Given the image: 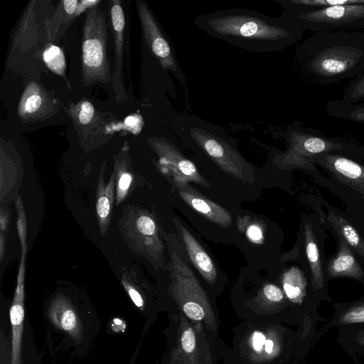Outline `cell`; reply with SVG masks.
<instances>
[{"label":"cell","mask_w":364,"mask_h":364,"mask_svg":"<svg viewBox=\"0 0 364 364\" xmlns=\"http://www.w3.org/2000/svg\"><path fill=\"white\" fill-rule=\"evenodd\" d=\"M194 25L210 36L255 53L280 52L301 39L304 31L281 14L231 8L198 15Z\"/></svg>","instance_id":"obj_1"},{"label":"cell","mask_w":364,"mask_h":364,"mask_svg":"<svg viewBox=\"0 0 364 364\" xmlns=\"http://www.w3.org/2000/svg\"><path fill=\"white\" fill-rule=\"evenodd\" d=\"M294 66L307 82L328 86L364 70V32H316L299 45Z\"/></svg>","instance_id":"obj_2"},{"label":"cell","mask_w":364,"mask_h":364,"mask_svg":"<svg viewBox=\"0 0 364 364\" xmlns=\"http://www.w3.org/2000/svg\"><path fill=\"white\" fill-rule=\"evenodd\" d=\"M176 132L184 144L226 173L244 183H255L253 166L239 151L233 138L220 127L193 115H181Z\"/></svg>","instance_id":"obj_3"},{"label":"cell","mask_w":364,"mask_h":364,"mask_svg":"<svg viewBox=\"0 0 364 364\" xmlns=\"http://www.w3.org/2000/svg\"><path fill=\"white\" fill-rule=\"evenodd\" d=\"M286 139L285 151L276 154L273 164L282 170H315V160L328 154H338L364 159V145L342 137H329L321 131L306 127L299 122L280 132Z\"/></svg>","instance_id":"obj_4"},{"label":"cell","mask_w":364,"mask_h":364,"mask_svg":"<svg viewBox=\"0 0 364 364\" xmlns=\"http://www.w3.org/2000/svg\"><path fill=\"white\" fill-rule=\"evenodd\" d=\"M50 1H31L12 35L7 68L27 72L41 62L43 50L48 45L46 21L54 11Z\"/></svg>","instance_id":"obj_5"},{"label":"cell","mask_w":364,"mask_h":364,"mask_svg":"<svg viewBox=\"0 0 364 364\" xmlns=\"http://www.w3.org/2000/svg\"><path fill=\"white\" fill-rule=\"evenodd\" d=\"M170 255L171 289L174 299L185 315L215 326L214 315L208 296L188 264L176 235L166 237Z\"/></svg>","instance_id":"obj_6"},{"label":"cell","mask_w":364,"mask_h":364,"mask_svg":"<svg viewBox=\"0 0 364 364\" xmlns=\"http://www.w3.org/2000/svg\"><path fill=\"white\" fill-rule=\"evenodd\" d=\"M108 23L98 4L87 9L82 28V81L85 86L112 82Z\"/></svg>","instance_id":"obj_7"},{"label":"cell","mask_w":364,"mask_h":364,"mask_svg":"<svg viewBox=\"0 0 364 364\" xmlns=\"http://www.w3.org/2000/svg\"><path fill=\"white\" fill-rule=\"evenodd\" d=\"M282 14L304 31L364 30V4L335 6L305 13L282 11Z\"/></svg>","instance_id":"obj_8"},{"label":"cell","mask_w":364,"mask_h":364,"mask_svg":"<svg viewBox=\"0 0 364 364\" xmlns=\"http://www.w3.org/2000/svg\"><path fill=\"white\" fill-rule=\"evenodd\" d=\"M62 106L70 117L82 147L98 146L113 135L117 126L114 115L97 110L88 100L77 103L68 100V107Z\"/></svg>","instance_id":"obj_9"},{"label":"cell","mask_w":364,"mask_h":364,"mask_svg":"<svg viewBox=\"0 0 364 364\" xmlns=\"http://www.w3.org/2000/svg\"><path fill=\"white\" fill-rule=\"evenodd\" d=\"M144 41L161 68L174 75L188 92L186 79L176 58L174 48L164 33L156 17L143 0L136 2Z\"/></svg>","instance_id":"obj_10"},{"label":"cell","mask_w":364,"mask_h":364,"mask_svg":"<svg viewBox=\"0 0 364 364\" xmlns=\"http://www.w3.org/2000/svg\"><path fill=\"white\" fill-rule=\"evenodd\" d=\"M146 141L158 156L159 168L164 173L172 178L175 186L192 181L205 188H210V183L200 173L193 162L168 139L153 136Z\"/></svg>","instance_id":"obj_11"},{"label":"cell","mask_w":364,"mask_h":364,"mask_svg":"<svg viewBox=\"0 0 364 364\" xmlns=\"http://www.w3.org/2000/svg\"><path fill=\"white\" fill-rule=\"evenodd\" d=\"M60 109L58 99L36 80L25 86L17 107V115L23 122H36L48 119Z\"/></svg>","instance_id":"obj_12"},{"label":"cell","mask_w":364,"mask_h":364,"mask_svg":"<svg viewBox=\"0 0 364 364\" xmlns=\"http://www.w3.org/2000/svg\"><path fill=\"white\" fill-rule=\"evenodd\" d=\"M109 4L110 25L114 48V70L112 82L115 100L121 102L127 100L123 73L126 18L120 0L109 1Z\"/></svg>","instance_id":"obj_13"},{"label":"cell","mask_w":364,"mask_h":364,"mask_svg":"<svg viewBox=\"0 0 364 364\" xmlns=\"http://www.w3.org/2000/svg\"><path fill=\"white\" fill-rule=\"evenodd\" d=\"M320 165L336 179L364 193V165L353 158L338 154H328L318 157Z\"/></svg>","instance_id":"obj_14"},{"label":"cell","mask_w":364,"mask_h":364,"mask_svg":"<svg viewBox=\"0 0 364 364\" xmlns=\"http://www.w3.org/2000/svg\"><path fill=\"white\" fill-rule=\"evenodd\" d=\"M26 255H21L17 276V285L10 309L11 325V364H20L21 340L24 321V281Z\"/></svg>","instance_id":"obj_15"},{"label":"cell","mask_w":364,"mask_h":364,"mask_svg":"<svg viewBox=\"0 0 364 364\" xmlns=\"http://www.w3.org/2000/svg\"><path fill=\"white\" fill-rule=\"evenodd\" d=\"M177 236L188 257L204 279L211 285L216 282L218 273L214 262L193 235L177 218H173Z\"/></svg>","instance_id":"obj_16"},{"label":"cell","mask_w":364,"mask_h":364,"mask_svg":"<svg viewBox=\"0 0 364 364\" xmlns=\"http://www.w3.org/2000/svg\"><path fill=\"white\" fill-rule=\"evenodd\" d=\"M176 188L182 200L207 220L225 228L232 226V214L225 208L198 193L188 183L176 185Z\"/></svg>","instance_id":"obj_17"},{"label":"cell","mask_w":364,"mask_h":364,"mask_svg":"<svg viewBox=\"0 0 364 364\" xmlns=\"http://www.w3.org/2000/svg\"><path fill=\"white\" fill-rule=\"evenodd\" d=\"M79 1H60L53 14L46 21V35L48 44H56L77 16L76 10Z\"/></svg>","instance_id":"obj_18"},{"label":"cell","mask_w":364,"mask_h":364,"mask_svg":"<svg viewBox=\"0 0 364 364\" xmlns=\"http://www.w3.org/2000/svg\"><path fill=\"white\" fill-rule=\"evenodd\" d=\"M339 249L336 255L331 258L326 268L329 278L348 277L360 280L364 277V271L349 246L338 237Z\"/></svg>","instance_id":"obj_19"},{"label":"cell","mask_w":364,"mask_h":364,"mask_svg":"<svg viewBox=\"0 0 364 364\" xmlns=\"http://www.w3.org/2000/svg\"><path fill=\"white\" fill-rule=\"evenodd\" d=\"M105 165L103 163L100 171L96 195V213L102 235L106 233L109 225L117 182V171L114 169L109 182L105 184Z\"/></svg>","instance_id":"obj_20"},{"label":"cell","mask_w":364,"mask_h":364,"mask_svg":"<svg viewBox=\"0 0 364 364\" xmlns=\"http://www.w3.org/2000/svg\"><path fill=\"white\" fill-rule=\"evenodd\" d=\"M52 323L73 337L80 334L78 316L71 304L65 297H58L53 301L48 311Z\"/></svg>","instance_id":"obj_21"},{"label":"cell","mask_w":364,"mask_h":364,"mask_svg":"<svg viewBox=\"0 0 364 364\" xmlns=\"http://www.w3.org/2000/svg\"><path fill=\"white\" fill-rule=\"evenodd\" d=\"M305 251L311 273L312 284L316 289L324 285V271L318 239L313 225L308 222L304 228Z\"/></svg>","instance_id":"obj_22"},{"label":"cell","mask_w":364,"mask_h":364,"mask_svg":"<svg viewBox=\"0 0 364 364\" xmlns=\"http://www.w3.org/2000/svg\"><path fill=\"white\" fill-rule=\"evenodd\" d=\"M326 220L338 237L342 239L356 255L364 259V239L354 226L331 210H328Z\"/></svg>","instance_id":"obj_23"},{"label":"cell","mask_w":364,"mask_h":364,"mask_svg":"<svg viewBox=\"0 0 364 364\" xmlns=\"http://www.w3.org/2000/svg\"><path fill=\"white\" fill-rule=\"evenodd\" d=\"M283 11L305 13L335 6L364 4V0H274Z\"/></svg>","instance_id":"obj_24"},{"label":"cell","mask_w":364,"mask_h":364,"mask_svg":"<svg viewBox=\"0 0 364 364\" xmlns=\"http://www.w3.org/2000/svg\"><path fill=\"white\" fill-rule=\"evenodd\" d=\"M136 226L138 232L144 237L150 255L155 259L163 257V242L158 235L157 226L153 218L146 214L141 215L136 219Z\"/></svg>","instance_id":"obj_25"},{"label":"cell","mask_w":364,"mask_h":364,"mask_svg":"<svg viewBox=\"0 0 364 364\" xmlns=\"http://www.w3.org/2000/svg\"><path fill=\"white\" fill-rule=\"evenodd\" d=\"M326 109L328 116L364 123V102L346 104L338 100H331L326 102Z\"/></svg>","instance_id":"obj_26"},{"label":"cell","mask_w":364,"mask_h":364,"mask_svg":"<svg viewBox=\"0 0 364 364\" xmlns=\"http://www.w3.org/2000/svg\"><path fill=\"white\" fill-rule=\"evenodd\" d=\"M284 290L289 299L298 301L301 299L305 292L306 282L301 271L292 267L283 276Z\"/></svg>","instance_id":"obj_27"},{"label":"cell","mask_w":364,"mask_h":364,"mask_svg":"<svg viewBox=\"0 0 364 364\" xmlns=\"http://www.w3.org/2000/svg\"><path fill=\"white\" fill-rule=\"evenodd\" d=\"M42 59L46 67L65 80V58L63 50L55 44H48L43 50Z\"/></svg>","instance_id":"obj_28"},{"label":"cell","mask_w":364,"mask_h":364,"mask_svg":"<svg viewBox=\"0 0 364 364\" xmlns=\"http://www.w3.org/2000/svg\"><path fill=\"white\" fill-rule=\"evenodd\" d=\"M123 156L124 152H121L116 159L114 168L117 171V205L125 198L133 180L132 173L127 170L126 159Z\"/></svg>","instance_id":"obj_29"},{"label":"cell","mask_w":364,"mask_h":364,"mask_svg":"<svg viewBox=\"0 0 364 364\" xmlns=\"http://www.w3.org/2000/svg\"><path fill=\"white\" fill-rule=\"evenodd\" d=\"M249 341L251 349L257 354L270 357L277 352L278 345L275 340L261 331H253Z\"/></svg>","instance_id":"obj_30"},{"label":"cell","mask_w":364,"mask_h":364,"mask_svg":"<svg viewBox=\"0 0 364 364\" xmlns=\"http://www.w3.org/2000/svg\"><path fill=\"white\" fill-rule=\"evenodd\" d=\"M341 101L346 104L364 101V70L350 81Z\"/></svg>","instance_id":"obj_31"},{"label":"cell","mask_w":364,"mask_h":364,"mask_svg":"<svg viewBox=\"0 0 364 364\" xmlns=\"http://www.w3.org/2000/svg\"><path fill=\"white\" fill-rule=\"evenodd\" d=\"M15 205L18 213L16 224L18 234L21 247V255H26L28 251V246L26 243L27 226L25 210L21 197H18Z\"/></svg>","instance_id":"obj_32"},{"label":"cell","mask_w":364,"mask_h":364,"mask_svg":"<svg viewBox=\"0 0 364 364\" xmlns=\"http://www.w3.org/2000/svg\"><path fill=\"white\" fill-rule=\"evenodd\" d=\"M344 323H355L364 322V304L353 306L344 312L341 317Z\"/></svg>","instance_id":"obj_33"},{"label":"cell","mask_w":364,"mask_h":364,"mask_svg":"<svg viewBox=\"0 0 364 364\" xmlns=\"http://www.w3.org/2000/svg\"><path fill=\"white\" fill-rule=\"evenodd\" d=\"M262 293L264 297L272 302H279L283 300L284 294L277 286L268 284L263 287Z\"/></svg>","instance_id":"obj_34"},{"label":"cell","mask_w":364,"mask_h":364,"mask_svg":"<svg viewBox=\"0 0 364 364\" xmlns=\"http://www.w3.org/2000/svg\"><path fill=\"white\" fill-rule=\"evenodd\" d=\"M122 284L134 304L141 309L144 306V300L139 292L127 282L123 280Z\"/></svg>","instance_id":"obj_35"},{"label":"cell","mask_w":364,"mask_h":364,"mask_svg":"<svg viewBox=\"0 0 364 364\" xmlns=\"http://www.w3.org/2000/svg\"><path fill=\"white\" fill-rule=\"evenodd\" d=\"M248 238L254 242H262L263 240V235L260 228L255 224L249 225L246 230Z\"/></svg>","instance_id":"obj_36"},{"label":"cell","mask_w":364,"mask_h":364,"mask_svg":"<svg viewBox=\"0 0 364 364\" xmlns=\"http://www.w3.org/2000/svg\"><path fill=\"white\" fill-rule=\"evenodd\" d=\"M9 224V216L8 214L4 212L3 210H1V218H0V227L1 231L4 232L7 230Z\"/></svg>","instance_id":"obj_37"},{"label":"cell","mask_w":364,"mask_h":364,"mask_svg":"<svg viewBox=\"0 0 364 364\" xmlns=\"http://www.w3.org/2000/svg\"><path fill=\"white\" fill-rule=\"evenodd\" d=\"M5 241H6V237H4L3 232L1 231V235H0V259H1V262L2 261V259L4 258L5 246H6Z\"/></svg>","instance_id":"obj_38"}]
</instances>
